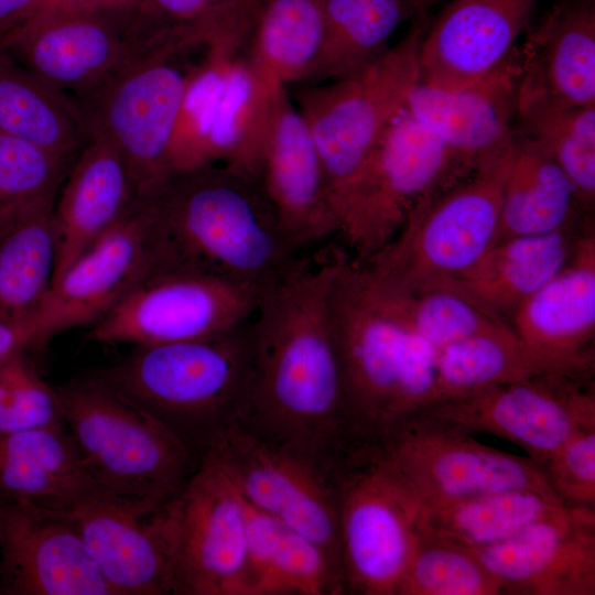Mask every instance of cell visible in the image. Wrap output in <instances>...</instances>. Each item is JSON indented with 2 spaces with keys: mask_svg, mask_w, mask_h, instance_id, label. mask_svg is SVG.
<instances>
[{
  "mask_svg": "<svg viewBox=\"0 0 595 595\" xmlns=\"http://www.w3.org/2000/svg\"><path fill=\"white\" fill-rule=\"evenodd\" d=\"M57 260L54 204L26 209L0 225V317L39 313Z\"/></svg>",
  "mask_w": 595,
  "mask_h": 595,
  "instance_id": "34",
  "label": "cell"
},
{
  "mask_svg": "<svg viewBox=\"0 0 595 595\" xmlns=\"http://www.w3.org/2000/svg\"><path fill=\"white\" fill-rule=\"evenodd\" d=\"M374 444L423 505L512 489L554 495L537 462L479 443L425 409Z\"/></svg>",
  "mask_w": 595,
  "mask_h": 595,
  "instance_id": "13",
  "label": "cell"
},
{
  "mask_svg": "<svg viewBox=\"0 0 595 595\" xmlns=\"http://www.w3.org/2000/svg\"><path fill=\"white\" fill-rule=\"evenodd\" d=\"M521 342L555 370L593 377L595 367V237L576 238L564 268L512 314Z\"/></svg>",
  "mask_w": 595,
  "mask_h": 595,
  "instance_id": "23",
  "label": "cell"
},
{
  "mask_svg": "<svg viewBox=\"0 0 595 595\" xmlns=\"http://www.w3.org/2000/svg\"><path fill=\"white\" fill-rule=\"evenodd\" d=\"M53 335L43 309L25 317H0V366L17 354L43 344Z\"/></svg>",
  "mask_w": 595,
  "mask_h": 595,
  "instance_id": "46",
  "label": "cell"
},
{
  "mask_svg": "<svg viewBox=\"0 0 595 595\" xmlns=\"http://www.w3.org/2000/svg\"><path fill=\"white\" fill-rule=\"evenodd\" d=\"M250 23L249 14H238L203 46L206 61L190 74L174 136V173L220 163L252 177L279 80L252 61Z\"/></svg>",
  "mask_w": 595,
  "mask_h": 595,
  "instance_id": "6",
  "label": "cell"
},
{
  "mask_svg": "<svg viewBox=\"0 0 595 595\" xmlns=\"http://www.w3.org/2000/svg\"><path fill=\"white\" fill-rule=\"evenodd\" d=\"M536 0H451L422 35L419 83L465 87L501 64L528 29Z\"/></svg>",
  "mask_w": 595,
  "mask_h": 595,
  "instance_id": "22",
  "label": "cell"
},
{
  "mask_svg": "<svg viewBox=\"0 0 595 595\" xmlns=\"http://www.w3.org/2000/svg\"><path fill=\"white\" fill-rule=\"evenodd\" d=\"M340 559L346 593L397 595L420 527V500L376 444L335 463Z\"/></svg>",
  "mask_w": 595,
  "mask_h": 595,
  "instance_id": "9",
  "label": "cell"
},
{
  "mask_svg": "<svg viewBox=\"0 0 595 595\" xmlns=\"http://www.w3.org/2000/svg\"><path fill=\"white\" fill-rule=\"evenodd\" d=\"M1 505V594L113 595L65 516L24 502Z\"/></svg>",
  "mask_w": 595,
  "mask_h": 595,
  "instance_id": "20",
  "label": "cell"
},
{
  "mask_svg": "<svg viewBox=\"0 0 595 595\" xmlns=\"http://www.w3.org/2000/svg\"><path fill=\"white\" fill-rule=\"evenodd\" d=\"M322 6L325 43L311 84L366 68L388 52L390 39L403 22L421 17L411 0H322Z\"/></svg>",
  "mask_w": 595,
  "mask_h": 595,
  "instance_id": "35",
  "label": "cell"
},
{
  "mask_svg": "<svg viewBox=\"0 0 595 595\" xmlns=\"http://www.w3.org/2000/svg\"><path fill=\"white\" fill-rule=\"evenodd\" d=\"M203 456L218 465L247 504L315 542L343 572L336 461L268 440L237 423Z\"/></svg>",
  "mask_w": 595,
  "mask_h": 595,
  "instance_id": "12",
  "label": "cell"
},
{
  "mask_svg": "<svg viewBox=\"0 0 595 595\" xmlns=\"http://www.w3.org/2000/svg\"><path fill=\"white\" fill-rule=\"evenodd\" d=\"M324 43L322 0H256L248 46L268 77L285 86L311 84Z\"/></svg>",
  "mask_w": 595,
  "mask_h": 595,
  "instance_id": "32",
  "label": "cell"
},
{
  "mask_svg": "<svg viewBox=\"0 0 595 595\" xmlns=\"http://www.w3.org/2000/svg\"><path fill=\"white\" fill-rule=\"evenodd\" d=\"M469 550L505 595H595V511L567 508Z\"/></svg>",
  "mask_w": 595,
  "mask_h": 595,
  "instance_id": "21",
  "label": "cell"
},
{
  "mask_svg": "<svg viewBox=\"0 0 595 595\" xmlns=\"http://www.w3.org/2000/svg\"><path fill=\"white\" fill-rule=\"evenodd\" d=\"M252 180L300 253L338 236L339 223L318 150L305 119L280 82L272 87Z\"/></svg>",
  "mask_w": 595,
  "mask_h": 595,
  "instance_id": "18",
  "label": "cell"
},
{
  "mask_svg": "<svg viewBox=\"0 0 595 595\" xmlns=\"http://www.w3.org/2000/svg\"><path fill=\"white\" fill-rule=\"evenodd\" d=\"M66 429L106 494L159 506L176 496L201 457L98 374L55 387Z\"/></svg>",
  "mask_w": 595,
  "mask_h": 595,
  "instance_id": "5",
  "label": "cell"
},
{
  "mask_svg": "<svg viewBox=\"0 0 595 595\" xmlns=\"http://www.w3.org/2000/svg\"><path fill=\"white\" fill-rule=\"evenodd\" d=\"M585 214L589 215L552 156L536 140L515 130L496 242L573 227Z\"/></svg>",
  "mask_w": 595,
  "mask_h": 595,
  "instance_id": "30",
  "label": "cell"
},
{
  "mask_svg": "<svg viewBox=\"0 0 595 595\" xmlns=\"http://www.w3.org/2000/svg\"><path fill=\"white\" fill-rule=\"evenodd\" d=\"M397 595H505L467 548L420 529Z\"/></svg>",
  "mask_w": 595,
  "mask_h": 595,
  "instance_id": "39",
  "label": "cell"
},
{
  "mask_svg": "<svg viewBox=\"0 0 595 595\" xmlns=\"http://www.w3.org/2000/svg\"><path fill=\"white\" fill-rule=\"evenodd\" d=\"M177 495L151 506L97 490L55 512L75 526L113 595H167L174 593Z\"/></svg>",
  "mask_w": 595,
  "mask_h": 595,
  "instance_id": "16",
  "label": "cell"
},
{
  "mask_svg": "<svg viewBox=\"0 0 595 595\" xmlns=\"http://www.w3.org/2000/svg\"><path fill=\"white\" fill-rule=\"evenodd\" d=\"M476 169L404 106L353 188L338 236L353 258L365 261L397 235L418 203Z\"/></svg>",
  "mask_w": 595,
  "mask_h": 595,
  "instance_id": "10",
  "label": "cell"
},
{
  "mask_svg": "<svg viewBox=\"0 0 595 595\" xmlns=\"http://www.w3.org/2000/svg\"><path fill=\"white\" fill-rule=\"evenodd\" d=\"M0 130L74 161L90 134L79 104L0 48Z\"/></svg>",
  "mask_w": 595,
  "mask_h": 595,
  "instance_id": "31",
  "label": "cell"
},
{
  "mask_svg": "<svg viewBox=\"0 0 595 595\" xmlns=\"http://www.w3.org/2000/svg\"><path fill=\"white\" fill-rule=\"evenodd\" d=\"M432 1H434V0H432Z\"/></svg>",
  "mask_w": 595,
  "mask_h": 595,
  "instance_id": "51",
  "label": "cell"
},
{
  "mask_svg": "<svg viewBox=\"0 0 595 595\" xmlns=\"http://www.w3.org/2000/svg\"><path fill=\"white\" fill-rule=\"evenodd\" d=\"M425 28L421 18L415 19L386 54L348 77L293 88L318 150L338 223L385 131L419 83Z\"/></svg>",
  "mask_w": 595,
  "mask_h": 595,
  "instance_id": "8",
  "label": "cell"
},
{
  "mask_svg": "<svg viewBox=\"0 0 595 595\" xmlns=\"http://www.w3.org/2000/svg\"><path fill=\"white\" fill-rule=\"evenodd\" d=\"M63 424L56 389L42 378L28 351L0 366V434Z\"/></svg>",
  "mask_w": 595,
  "mask_h": 595,
  "instance_id": "42",
  "label": "cell"
},
{
  "mask_svg": "<svg viewBox=\"0 0 595 595\" xmlns=\"http://www.w3.org/2000/svg\"><path fill=\"white\" fill-rule=\"evenodd\" d=\"M176 47L152 46L91 94L75 99L89 129L121 152L141 204L174 174L172 147L190 74L174 62Z\"/></svg>",
  "mask_w": 595,
  "mask_h": 595,
  "instance_id": "11",
  "label": "cell"
},
{
  "mask_svg": "<svg viewBox=\"0 0 595 595\" xmlns=\"http://www.w3.org/2000/svg\"><path fill=\"white\" fill-rule=\"evenodd\" d=\"M571 230L569 227L499 240L445 289L505 322L506 317L510 321L513 312L567 263L576 240Z\"/></svg>",
  "mask_w": 595,
  "mask_h": 595,
  "instance_id": "28",
  "label": "cell"
},
{
  "mask_svg": "<svg viewBox=\"0 0 595 595\" xmlns=\"http://www.w3.org/2000/svg\"><path fill=\"white\" fill-rule=\"evenodd\" d=\"M131 11L54 20L0 39V48L51 87L80 99L150 48L136 35Z\"/></svg>",
  "mask_w": 595,
  "mask_h": 595,
  "instance_id": "19",
  "label": "cell"
},
{
  "mask_svg": "<svg viewBox=\"0 0 595 595\" xmlns=\"http://www.w3.org/2000/svg\"><path fill=\"white\" fill-rule=\"evenodd\" d=\"M411 2L414 4L419 13L422 14L425 7L431 4L433 1L432 0H411Z\"/></svg>",
  "mask_w": 595,
  "mask_h": 595,
  "instance_id": "48",
  "label": "cell"
},
{
  "mask_svg": "<svg viewBox=\"0 0 595 595\" xmlns=\"http://www.w3.org/2000/svg\"><path fill=\"white\" fill-rule=\"evenodd\" d=\"M542 467L565 507L595 511V425L575 432Z\"/></svg>",
  "mask_w": 595,
  "mask_h": 595,
  "instance_id": "43",
  "label": "cell"
},
{
  "mask_svg": "<svg viewBox=\"0 0 595 595\" xmlns=\"http://www.w3.org/2000/svg\"><path fill=\"white\" fill-rule=\"evenodd\" d=\"M150 271L141 204L91 244L52 285L43 310L54 334L95 324Z\"/></svg>",
  "mask_w": 595,
  "mask_h": 595,
  "instance_id": "25",
  "label": "cell"
},
{
  "mask_svg": "<svg viewBox=\"0 0 595 595\" xmlns=\"http://www.w3.org/2000/svg\"><path fill=\"white\" fill-rule=\"evenodd\" d=\"M375 279L391 312L407 327L439 349L467 336L508 324L455 291L432 289L407 292Z\"/></svg>",
  "mask_w": 595,
  "mask_h": 595,
  "instance_id": "40",
  "label": "cell"
},
{
  "mask_svg": "<svg viewBox=\"0 0 595 595\" xmlns=\"http://www.w3.org/2000/svg\"><path fill=\"white\" fill-rule=\"evenodd\" d=\"M1 516H2V505L0 500V552H1Z\"/></svg>",
  "mask_w": 595,
  "mask_h": 595,
  "instance_id": "49",
  "label": "cell"
},
{
  "mask_svg": "<svg viewBox=\"0 0 595 595\" xmlns=\"http://www.w3.org/2000/svg\"><path fill=\"white\" fill-rule=\"evenodd\" d=\"M142 205L150 273L201 274L260 294L302 255L257 183L223 164L174 173Z\"/></svg>",
  "mask_w": 595,
  "mask_h": 595,
  "instance_id": "2",
  "label": "cell"
},
{
  "mask_svg": "<svg viewBox=\"0 0 595 595\" xmlns=\"http://www.w3.org/2000/svg\"><path fill=\"white\" fill-rule=\"evenodd\" d=\"M521 50L478 80L457 89L418 83L405 107L455 152L478 167L509 145L515 133Z\"/></svg>",
  "mask_w": 595,
  "mask_h": 595,
  "instance_id": "24",
  "label": "cell"
},
{
  "mask_svg": "<svg viewBox=\"0 0 595 595\" xmlns=\"http://www.w3.org/2000/svg\"><path fill=\"white\" fill-rule=\"evenodd\" d=\"M71 161L0 130V225L43 204H54Z\"/></svg>",
  "mask_w": 595,
  "mask_h": 595,
  "instance_id": "41",
  "label": "cell"
},
{
  "mask_svg": "<svg viewBox=\"0 0 595 595\" xmlns=\"http://www.w3.org/2000/svg\"><path fill=\"white\" fill-rule=\"evenodd\" d=\"M544 372L560 371L537 357L510 325H501L439 349L431 404Z\"/></svg>",
  "mask_w": 595,
  "mask_h": 595,
  "instance_id": "36",
  "label": "cell"
},
{
  "mask_svg": "<svg viewBox=\"0 0 595 595\" xmlns=\"http://www.w3.org/2000/svg\"><path fill=\"white\" fill-rule=\"evenodd\" d=\"M511 141L472 174L418 203L397 235L363 261L387 285L407 292L445 289L496 242Z\"/></svg>",
  "mask_w": 595,
  "mask_h": 595,
  "instance_id": "7",
  "label": "cell"
},
{
  "mask_svg": "<svg viewBox=\"0 0 595 595\" xmlns=\"http://www.w3.org/2000/svg\"><path fill=\"white\" fill-rule=\"evenodd\" d=\"M258 298L255 291L206 275L153 272L93 324L88 337L134 346L202 338L249 321Z\"/></svg>",
  "mask_w": 595,
  "mask_h": 595,
  "instance_id": "15",
  "label": "cell"
},
{
  "mask_svg": "<svg viewBox=\"0 0 595 595\" xmlns=\"http://www.w3.org/2000/svg\"><path fill=\"white\" fill-rule=\"evenodd\" d=\"M519 90L595 105V0H558L528 35Z\"/></svg>",
  "mask_w": 595,
  "mask_h": 595,
  "instance_id": "27",
  "label": "cell"
},
{
  "mask_svg": "<svg viewBox=\"0 0 595 595\" xmlns=\"http://www.w3.org/2000/svg\"><path fill=\"white\" fill-rule=\"evenodd\" d=\"M100 490L63 473L53 447L34 433L0 440V498L62 511L80 497Z\"/></svg>",
  "mask_w": 595,
  "mask_h": 595,
  "instance_id": "38",
  "label": "cell"
},
{
  "mask_svg": "<svg viewBox=\"0 0 595 595\" xmlns=\"http://www.w3.org/2000/svg\"><path fill=\"white\" fill-rule=\"evenodd\" d=\"M515 130L545 149L591 214L595 202V105H563L518 89Z\"/></svg>",
  "mask_w": 595,
  "mask_h": 595,
  "instance_id": "37",
  "label": "cell"
},
{
  "mask_svg": "<svg viewBox=\"0 0 595 595\" xmlns=\"http://www.w3.org/2000/svg\"><path fill=\"white\" fill-rule=\"evenodd\" d=\"M140 1H141V0H138V4H139ZM138 4H137V6H138Z\"/></svg>",
  "mask_w": 595,
  "mask_h": 595,
  "instance_id": "50",
  "label": "cell"
},
{
  "mask_svg": "<svg viewBox=\"0 0 595 595\" xmlns=\"http://www.w3.org/2000/svg\"><path fill=\"white\" fill-rule=\"evenodd\" d=\"M346 250L302 253L258 298L250 318L251 386L237 423L325 459L356 446L329 318Z\"/></svg>",
  "mask_w": 595,
  "mask_h": 595,
  "instance_id": "1",
  "label": "cell"
},
{
  "mask_svg": "<svg viewBox=\"0 0 595 595\" xmlns=\"http://www.w3.org/2000/svg\"><path fill=\"white\" fill-rule=\"evenodd\" d=\"M173 595H247L245 502L207 456L177 495Z\"/></svg>",
  "mask_w": 595,
  "mask_h": 595,
  "instance_id": "17",
  "label": "cell"
},
{
  "mask_svg": "<svg viewBox=\"0 0 595 595\" xmlns=\"http://www.w3.org/2000/svg\"><path fill=\"white\" fill-rule=\"evenodd\" d=\"M469 433L521 447L539 465L575 432L595 425L593 377L544 372L424 408Z\"/></svg>",
  "mask_w": 595,
  "mask_h": 595,
  "instance_id": "14",
  "label": "cell"
},
{
  "mask_svg": "<svg viewBox=\"0 0 595 595\" xmlns=\"http://www.w3.org/2000/svg\"><path fill=\"white\" fill-rule=\"evenodd\" d=\"M65 178L54 204L57 260L52 285L91 244L141 205L121 152L96 129H90Z\"/></svg>",
  "mask_w": 595,
  "mask_h": 595,
  "instance_id": "26",
  "label": "cell"
},
{
  "mask_svg": "<svg viewBox=\"0 0 595 595\" xmlns=\"http://www.w3.org/2000/svg\"><path fill=\"white\" fill-rule=\"evenodd\" d=\"M232 0H141L131 11L137 36L155 42L202 19Z\"/></svg>",
  "mask_w": 595,
  "mask_h": 595,
  "instance_id": "44",
  "label": "cell"
},
{
  "mask_svg": "<svg viewBox=\"0 0 595 595\" xmlns=\"http://www.w3.org/2000/svg\"><path fill=\"white\" fill-rule=\"evenodd\" d=\"M565 507L554 495L512 489L420 504V529L468 549L498 543Z\"/></svg>",
  "mask_w": 595,
  "mask_h": 595,
  "instance_id": "33",
  "label": "cell"
},
{
  "mask_svg": "<svg viewBox=\"0 0 595 595\" xmlns=\"http://www.w3.org/2000/svg\"><path fill=\"white\" fill-rule=\"evenodd\" d=\"M97 374L202 458L245 412L251 386L250 320L202 338L136 346Z\"/></svg>",
  "mask_w": 595,
  "mask_h": 595,
  "instance_id": "4",
  "label": "cell"
},
{
  "mask_svg": "<svg viewBox=\"0 0 595 595\" xmlns=\"http://www.w3.org/2000/svg\"><path fill=\"white\" fill-rule=\"evenodd\" d=\"M329 318L354 440L377 443L433 401L439 348L391 312L367 266L347 250Z\"/></svg>",
  "mask_w": 595,
  "mask_h": 595,
  "instance_id": "3",
  "label": "cell"
},
{
  "mask_svg": "<svg viewBox=\"0 0 595 595\" xmlns=\"http://www.w3.org/2000/svg\"><path fill=\"white\" fill-rule=\"evenodd\" d=\"M138 0H37L12 26L0 33V39L18 35L54 20L115 10H133Z\"/></svg>",
  "mask_w": 595,
  "mask_h": 595,
  "instance_id": "45",
  "label": "cell"
},
{
  "mask_svg": "<svg viewBox=\"0 0 595 595\" xmlns=\"http://www.w3.org/2000/svg\"><path fill=\"white\" fill-rule=\"evenodd\" d=\"M244 502L247 517V595L346 593L342 570L320 545Z\"/></svg>",
  "mask_w": 595,
  "mask_h": 595,
  "instance_id": "29",
  "label": "cell"
},
{
  "mask_svg": "<svg viewBox=\"0 0 595 595\" xmlns=\"http://www.w3.org/2000/svg\"><path fill=\"white\" fill-rule=\"evenodd\" d=\"M37 0H0V33L15 24Z\"/></svg>",
  "mask_w": 595,
  "mask_h": 595,
  "instance_id": "47",
  "label": "cell"
}]
</instances>
